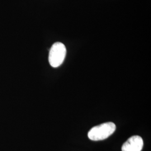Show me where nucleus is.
I'll list each match as a JSON object with an SVG mask.
<instances>
[{"label": "nucleus", "mask_w": 151, "mask_h": 151, "mask_svg": "<svg viewBox=\"0 0 151 151\" xmlns=\"http://www.w3.org/2000/svg\"><path fill=\"white\" fill-rule=\"evenodd\" d=\"M116 130V125L113 122H106L93 127L88 133L90 140L99 141L108 138Z\"/></svg>", "instance_id": "1"}, {"label": "nucleus", "mask_w": 151, "mask_h": 151, "mask_svg": "<svg viewBox=\"0 0 151 151\" xmlns=\"http://www.w3.org/2000/svg\"><path fill=\"white\" fill-rule=\"evenodd\" d=\"M66 48L62 43L56 42L53 44L49 53V62L54 68L60 67L65 60L66 55Z\"/></svg>", "instance_id": "2"}, {"label": "nucleus", "mask_w": 151, "mask_h": 151, "mask_svg": "<svg viewBox=\"0 0 151 151\" xmlns=\"http://www.w3.org/2000/svg\"><path fill=\"white\" fill-rule=\"evenodd\" d=\"M143 147V140L139 135H133L127 140L122 147V151H141Z\"/></svg>", "instance_id": "3"}]
</instances>
